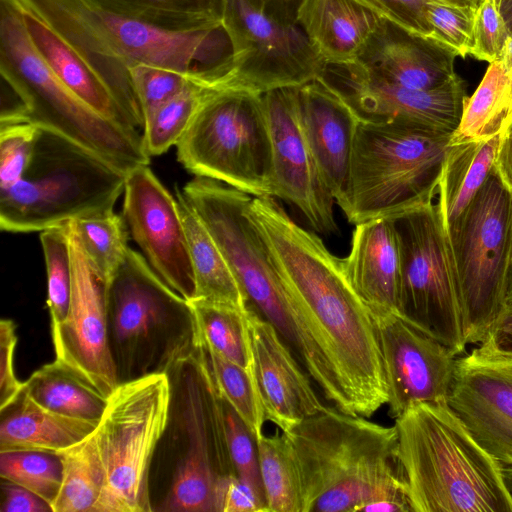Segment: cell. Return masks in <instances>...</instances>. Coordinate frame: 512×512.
I'll use <instances>...</instances> for the list:
<instances>
[{
	"mask_svg": "<svg viewBox=\"0 0 512 512\" xmlns=\"http://www.w3.org/2000/svg\"><path fill=\"white\" fill-rule=\"evenodd\" d=\"M176 197L186 230L194 274L195 291L192 299L247 310L246 299L216 241L180 191Z\"/></svg>",
	"mask_w": 512,
	"mask_h": 512,
	"instance_id": "obj_29",
	"label": "cell"
},
{
	"mask_svg": "<svg viewBox=\"0 0 512 512\" xmlns=\"http://www.w3.org/2000/svg\"><path fill=\"white\" fill-rule=\"evenodd\" d=\"M257 448L267 512H302L300 473L288 437L263 434Z\"/></svg>",
	"mask_w": 512,
	"mask_h": 512,
	"instance_id": "obj_35",
	"label": "cell"
},
{
	"mask_svg": "<svg viewBox=\"0 0 512 512\" xmlns=\"http://www.w3.org/2000/svg\"><path fill=\"white\" fill-rule=\"evenodd\" d=\"M217 86L193 79L145 121L142 137L150 157L161 155L178 144L206 98Z\"/></svg>",
	"mask_w": 512,
	"mask_h": 512,
	"instance_id": "obj_37",
	"label": "cell"
},
{
	"mask_svg": "<svg viewBox=\"0 0 512 512\" xmlns=\"http://www.w3.org/2000/svg\"><path fill=\"white\" fill-rule=\"evenodd\" d=\"M1 512H53L51 505L32 491L2 479Z\"/></svg>",
	"mask_w": 512,
	"mask_h": 512,
	"instance_id": "obj_49",
	"label": "cell"
},
{
	"mask_svg": "<svg viewBox=\"0 0 512 512\" xmlns=\"http://www.w3.org/2000/svg\"><path fill=\"white\" fill-rule=\"evenodd\" d=\"M394 425L412 512H512L501 464L447 401L415 404Z\"/></svg>",
	"mask_w": 512,
	"mask_h": 512,
	"instance_id": "obj_4",
	"label": "cell"
},
{
	"mask_svg": "<svg viewBox=\"0 0 512 512\" xmlns=\"http://www.w3.org/2000/svg\"><path fill=\"white\" fill-rule=\"evenodd\" d=\"M512 117V79L498 61L489 64L480 84L464 105L449 145L488 140L502 132Z\"/></svg>",
	"mask_w": 512,
	"mask_h": 512,
	"instance_id": "obj_33",
	"label": "cell"
},
{
	"mask_svg": "<svg viewBox=\"0 0 512 512\" xmlns=\"http://www.w3.org/2000/svg\"><path fill=\"white\" fill-rule=\"evenodd\" d=\"M123 196V217L133 240L155 273L189 301L194 296L195 282L177 197L148 165L127 173Z\"/></svg>",
	"mask_w": 512,
	"mask_h": 512,
	"instance_id": "obj_18",
	"label": "cell"
},
{
	"mask_svg": "<svg viewBox=\"0 0 512 512\" xmlns=\"http://www.w3.org/2000/svg\"><path fill=\"white\" fill-rule=\"evenodd\" d=\"M126 175L76 142L39 127L24 175L0 190V228L42 232L112 211L124 192Z\"/></svg>",
	"mask_w": 512,
	"mask_h": 512,
	"instance_id": "obj_6",
	"label": "cell"
},
{
	"mask_svg": "<svg viewBox=\"0 0 512 512\" xmlns=\"http://www.w3.org/2000/svg\"><path fill=\"white\" fill-rule=\"evenodd\" d=\"M475 8L461 7L437 0H428L425 17L429 38L456 56L470 55L473 47Z\"/></svg>",
	"mask_w": 512,
	"mask_h": 512,
	"instance_id": "obj_42",
	"label": "cell"
},
{
	"mask_svg": "<svg viewBox=\"0 0 512 512\" xmlns=\"http://www.w3.org/2000/svg\"><path fill=\"white\" fill-rule=\"evenodd\" d=\"M129 73L144 123L161 106L187 87L193 79H199L179 71L145 63L130 66Z\"/></svg>",
	"mask_w": 512,
	"mask_h": 512,
	"instance_id": "obj_43",
	"label": "cell"
},
{
	"mask_svg": "<svg viewBox=\"0 0 512 512\" xmlns=\"http://www.w3.org/2000/svg\"><path fill=\"white\" fill-rule=\"evenodd\" d=\"M495 169L502 181L512 191V117L500 135Z\"/></svg>",
	"mask_w": 512,
	"mask_h": 512,
	"instance_id": "obj_52",
	"label": "cell"
},
{
	"mask_svg": "<svg viewBox=\"0 0 512 512\" xmlns=\"http://www.w3.org/2000/svg\"><path fill=\"white\" fill-rule=\"evenodd\" d=\"M21 6L32 44L59 80L103 118L127 129L138 130L76 49L39 16Z\"/></svg>",
	"mask_w": 512,
	"mask_h": 512,
	"instance_id": "obj_26",
	"label": "cell"
},
{
	"mask_svg": "<svg viewBox=\"0 0 512 512\" xmlns=\"http://www.w3.org/2000/svg\"><path fill=\"white\" fill-rule=\"evenodd\" d=\"M297 87L262 94L271 136L274 198L294 205L318 233H339L335 199L324 184L305 137Z\"/></svg>",
	"mask_w": 512,
	"mask_h": 512,
	"instance_id": "obj_19",
	"label": "cell"
},
{
	"mask_svg": "<svg viewBox=\"0 0 512 512\" xmlns=\"http://www.w3.org/2000/svg\"><path fill=\"white\" fill-rule=\"evenodd\" d=\"M100 9L176 32L222 27L226 0H84Z\"/></svg>",
	"mask_w": 512,
	"mask_h": 512,
	"instance_id": "obj_32",
	"label": "cell"
},
{
	"mask_svg": "<svg viewBox=\"0 0 512 512\" xmlns=\"http://www.w3.org/2000/svg\"><path fill=\"white\" fill-rule=\"evenodd\" d=\"M481 346L494 353L512 356V305L503 308Z\"/></svg>",
	"mask_w": 512,
	"mask_h": 512,
	"instance_id": "obj_50",
	"label": "cell"
},
{
	"mask_svg": "<svg viewBox=\"0 0 512 512\" xmlns=\"http://www.w3.org/2000/svg\"><path fill=\"white\" fill-rule=\"evenodd\" d=\"M22 392L48 410L93 421H100L108 398L56 358L24 381Z\"/></svg>",
	"mask_w": 512,
	"mask_h": 512,
	"instance_id": "obj_30",
	"label": "cell"
},
{
	"mask_svg": "<svg viewBox=\"0 0 512 512\" xmlns=\"http://www.w3.org/2000/svg\"><path fill=\"white\" fill-rule=\"evenodd\" d=\"M391 218L400 258L399 313L456 355L465 353L459 282L437 203Z\"/></svg>",
	"mask_w": 512,
	"mask_h": 512,
	"instance_id": "obj_11",
	"label": "cell"
},
{
	"mask_svg": "<svg viewBox=\"0 0 512 512\" xmlns=\"http://www.w3.org/2000/svg\"><path fill=\"white\" fill-rule=\"evenodd\" d=\"M222 25L232 47L222 86L263 94L318 78L325 62L298 24H281L244 0H226Z\"/></svg>",
	"mask_w": 512,
	"mask_h": 512,
	"instance_id": "obj_13",
	"label": "cell"
},
{
	"mask_svg": "<svg viewBox=\"0 0 512 512\" xmlns=\"http://www.w3.org/2000/svg\"><path fill=\"white\" fill-rule=\"evenodd\" d=\"M497 2L509 35L512 36V0H497Z\"/></svg>",
	"mask_w": 512,
	"mask_h": 512,
	"instance_id": "obj_55",
	"label": "cell"
},
{
	"mask_svg": "<svg viewBox=\"0 0 512 512\" xmlns=\"http://www.w3.org/2000/svg\"><path fill=\"white\" fill-rule=\"evenodd\" d=\"M18 1L76 49L141 132L144 119L130 66L156 65L211 84L230 71L232 47L223 26L176 32L100 9L84 0Z\"/></svg>",
	"mask_w": 512,
	"mask_h": 512,
	"instance_id": "obj_2",
	"label": "cell"
},
{
	"mask_svg": "<svg viewBox=\"0 0 512 512\" xmlns=\"http://www.w3.org/2000/svg\"><path fill=\"white\" fill-rule=\"evenodd\" d=\"M217 395L225 445L233 470L265 499L257 441L235 409L218 391Z\"/></svg>",
	"mask_w": 512,
	"mask_h": 512,
	"instance_id": "obj_41",
	"label": "cell"
},
{
	"mask_svg": "<svg viewBox=\"0 0 512 512\" xmlns=\"http://www.w3.org/2000/svg\"><path fill=\"white\" fill-rule=\"evenodd\" d=\"M192 345L217 391L235 409L257 441L263 435L266 418L254 376L205 344L192 342Z\"/></svg>",
	"mask_w": 512,
	"mask_h": 512,
	"instance_id": "obj_36",
	"label": "cell"
},
{
	"mask_svg": "<svg viewBox=\"0 0 512 512\" xmlns=\"http://www.w3.org/2000/svg\"><path fill=\"white\" fill-rule=\"evenodd\" d=\"M195 176L254 197H274L272 145L262 94L217 86L176 145Z\"/></svg>",
	"mask_w": 512,
	"mask_h": 512,
	"instance_id": "obj_9",
	"label": "cell"
},
{
	"mask_svg": "<svg viewBox=\"0 0 512 512\" xmlns=\"http://www.w3.org/2000/svg\"><path fill=\"white\" fill-rule=\"evenodd\" d=\"M284 434L300 473L302 512H412L395 425L325 406Z\"/></svg>",
	"mask_w": 512,
	"mask_h": 512,
	"instance_id": "obj_3",
	"label": "cell"
},
{
	"mask_svg": "<svg viewBox=\"0 0 512 512\" xmlns=\"http://www.w3.org/2000/svg\"><path fill=\"white\" fill-rule=\"evenodd\" d=\"M506 75L512 79V36H509L498 59Z\"/></svg>",
	"mask_w": 512,
	"mask_h": 512,
	"instance_id": "obj_54",
	"label": "cell"
},
{
	"mask_svg": "<svg viewBox=\"0 0 512 512\" xmlns=\"http://www.w3.org/2000/svg\"><path fill=\"white\" fill-rule=\"evenodd\" d=\"M380 17L356 0H303L297 24L325 64L356 61Z\"/></svg>",
	"mask_w": 512,
	"mask_h": 512,
	"instance_id": "obj_25",
	"label": "cell"
},
{
	"mask_svg": "<svg viewBox=\"0 0 512 512\" xmlns=\"http://www.w3.org/2000/svg\"><path fill=\"white\" fill-rule=\"evenodd\" d=\"M344 273L371 311H399L400 258L391 217L355 225Z\"/></svg>",
	"mask_w": 512,
	"mask_h": 512,
	"instance_id": "obj_24",
	"label": "cell"
},
{
	"mask_svg": "<svg viewBox=\"0 0 512 512\" xmlns=\"http://www.w3.org/2000/svg\"><path fill=\"white\" fill-rule=\"evenodd\" d=\"M512 305V213L510 223L509 251L505 277V306Z\"/></svg>",
	"mask_w": 512,
	"mask_h": 512,
	"instance_id": "obj_53",
	"label": "cell"
},
{
	"mask_svg": "<svg viewBox=\"0 0 512 512\" xmlns=\"http://www.w3.org/2000/svg\"><path fill=\"white\" fill-rule=\"evenodd\" d=\"M456 57L434 40L380 17L355 63L374 79L409 89L432 90L457 76Z\"/></svg>",
	"mask_w": 512,
	"mask_h": 512,
	"instance_id": "obj_22",
	"label": "cell"
},
{
	"mask_svg": "<svg viewBox=\"0 0 512 512\" xmlns=\"http://www.w3.org/2000/svg\"><path fill=\"white\" fill-rule=\"evenodd\" d=\"M249 211L353 414L371 417L388 401L385 374L370 309L349 283L341 259L317 234L294 222L274 197H253Z\"/></svg>",
	"mask_w": 512,
	"mask_h": 512,
	"instance_id": "obj_1",
	"label": "cell"
},
{
	"mask_svg": "<svg viewBox=\"0 0 512 512\" xmlns=\"http://www.w3.org/2000/svg\"><path fill=\"white\" fill-rule=\"evenodd\" d=\"M62 461L60 491L53 512H96L106 475L95 430L80 442L56 452Z\"/></svg>",
	"mask_w": 512,
	"mask_h": 512,
	"instance_id": "obj_34",
	"label": "cell"
},
{
	"mask_svg": "<svg viewBox=\"0 0 512 512\" xmlns=\"http://www.w3.org/2000/svg\"><path fill=\"white\" fill-rule=\"evenodd\" d=\"M68 228L71 297L65 319L51 327L55 356L108 397L120 383L109 334L110 285L91 264L72 221Z\"/></svg>",
	"mask_w": 512,
	"mask_h": 512,
	"instance_id": "obj_15",
	"label": "cell"
},
{
	"mask_svg": "<svg viewBox=\"0 0 512 512\" xmlns=\"http://www.w3.org/2000/svg\"><path fill=\"white\" fill-rule=\"evenodd\" d=\"M452 134L359 121L340 207L351 224L392 217L433 202Z\"/></svg>",
	"mask_w": 512,
	"mask_h": 512,
	"instance_id": "obj_7",
	"label": "cell"
},
{
	"mask_svg": "<svg viewBox=\"0 0 512 512\" xmlns=\"http://www.w3.org/2000/svg\"><path fill=\"white\" fill-rule=\"evenodd\" d=\"M388 394V415L398 418L418 403L446 401L457 356L399 311H371Z\"/></svg>",
	"mask_w": 512,
	"mask_h": 512,
	"instance_id": "obj_17",
	"label": "cell"
},
{
	"mask_svg": "<svg viewBox=\"0 0 512 512\" xmlns=\"http://www.w3.org/2000/svg\"><path fill=\"white\" fill-rule=\"evenodd\" d=\"M296 95L301 125L321 178L341 207L359 120L319 78L297 87Z\"/></svg>",
	"mask_w": 512,
	"mask_h": 512,
	"instance_id": "obj_23",
	"label": "cell"
},
{
	"mask_svg": "<svg viewBox=\"0 0 512 512\" xmlns=\"http://www.w3.org/2000/svg\"><path fill=\"white\" fill-rule=\"evenodd\" d=\"M512 191L495 167L447 233L455 262L466 344H481L505 307Z\"/></svg>",
	"mask_w": 512,
	"mask_h": 512,
	"instance_id": "obj_12",
	"label": "cell"
},
{
	"mask_svg": "<svg viewBox=\"0 0 512 512\" xmlns=\"http://www.w3.org/2000/svg\"><path fill=\"white\" fill-rule=\"evenodd\" d=\"M254 10L268 16L274 21L293 25L297 24L298 11L303 0H244Z\"/></svg>",
	"mask_w": 512,
	"mask_h": 512,
	"instance_id": "obj_51",
	"label": "cell"
},
{
	"mask_svg": "<svg viewBox=\"0 0 512 512\" xmlns=\"http://www.w3.org/2000/svg\"><path fill=\"white\" fill-rule=\"evenodd\" d=\"M72 224L94 269L110 285L129 247V230L123 215L112 210Z\"/></svg>",
	"mask_w": 512,
	"mask_h": 512,
	"instance_id": "obj_38",
	"label": "cell"
},
{
	"mask_svg": "<svg viewBox=\"0 0 512 512\" xmlns=\"http://www.w3.org/2000/svg\"><path fill=\"white\" fill-rule=\"evenodd\" d=\"M217 512H267L265 499L236 474L221 477L217 488Z\"/></svg>",
	"mask_w": 512,
	"mask_h": 512,
	"instance_id": "obj_48",
	"label": "cell"
},
{
	"mask_svg": "<svg viewBox=\"0 0 512 512\" xmlns=\"http://www.w3.org/2000/svg\"><path fill=\"white\" fill-rule=\"evenodd\" d=\"M500 135L450 145L437 191V206L446 231L457 222L494 169Z\"/></svg>",
	"mask_w": 512,
	"mask_h": 512,
	"instance_id": "obj_28",
	"label": "cell"
},
{
	"mask_svg": "<svg viewBox=\"0 0 512 512\" xmlns=\"http://www.w3.org/2000/svg\"><path fill=\"white\" fill-rule=\"evenodd\" d=\"M318 78L359 121L397 122L449 134L458 127L468 98L458 75L439 88L416 90L374 79L353 62L326 64Z\"/></svg>",
	"mask_w": 512,
	"mask_h": 512,
	"instance_id": "obj_16",
	"label": "cell"
},
{
	"mask_svg": "<svg viewBox=\"0 0 512 512\" xmlns=\"http://www.w3.org/2000/svg\"><path fill=\"white\" fill-rule=\"evenodd\" d=\"M39 126L23 121L0 125V190L18 182L27 170Z\"/></svg>",
	"mask_w": 512,
	"mask_h": 512,
	"instance_id": "obj_44",
	"label": "cell"
},
{
	"mask_svg": "<svg viewBox=\"0 0 512 512\" xmlns=\"http://www.w3.org/2000/svg\"><path fill=\"white\" fill-rule=\"evenodd\" d=\"M185 361L187 449L160 510L217 512L221 477L236 474L225 445L218 395L196 353Z\"/></svg>",
	"mask_w": 512,
	"mask_h": 512,
	"instance_id": "obj_14",
	"label": "cell"
},
{
	"mask_svg": "<svg viewBox=\"0 0 512 512\" xmlns=\"http://www.w3.org/2000/svg\"><path fill=\"white\" fill-rule=\"evenodd\" d=\"M180 192L216 241L247 308L276 329L311 376L323 375L329 369V359L301 318L271 249L250 214L253 197L198 176Z\"/></svg>",
	"mask_w": 512,
	"mask_h": 512,
	"instance_id": "obj_5",
	"label": "cell"
},
{
	"mask_svg": "<svg viewBox=\"0 0 512 512\" xmlns=\"http://www.w3.org/2000/svg\"><path fill=\"white\" fill-rule=\"evenodd\" d=\"M17 345L16 325L10 319L0 322V411L11 405L21 394L24 382L15 371Z\"/></svg>",
	"mask_w": 512,
	"mask_h": 512,
	"instance_id": "obj_47",
	"label": "cell"
},
{
	"mask_svg": "<svg viewBox=\"0 0 512 512\" xmlns=\"http://www.w3.org/2000/svg\"><path fill=\"white\" fill-rule=\"evenodd\" d=\"M99 421L65 416L37 404L24 392L1 411L0 452L56 453L90 435Z\"/></svg>",
	"mask_w": 512,
	"mask_h": 512,
	"instance_id": "obj_27",
	"label": "cell"
},
{
	"mask_svg": "<svg viewBox=\"0 0 512 512\" xmlns=\"http://www.w3.org/2000/svg\"><path fill=\"white\" fill-rule=\"evenodd\" d=\"M254 378L266 420L287 433L325 405L312 378L276 329L247 310Z\"/></svg>",
	"mask_w": 512,
	"mask_h": 512,
	"instance_id": "obj_21",
	"label": "cell"
},
{
	"mask_svg": "<svg viewBox=\"0 0 512 512\" xmlns=\"http://www.w3.org/2000/svg\"><path fill=\"white\" fill-rule=\"evenodd\" d=\"M172 383L164 371L120 382L95 429L106 484L96 512L152 511L149 472L170 417Z\"/></svg>",
	"mask_w": 512,
	"mask_h": 512,
	"instance_id": "obj_10",
	"label": "cell"
},
{
	"mask_svg": "<svg viewBox=\"0 0 512 512\" xmlns=\"http://www.w3.org/2000/svg\"><path fill=\"white\" fill-rule=\"evenodd\" d=\"M379 17L385 18L408 32L429 38L430 30L425 17L428 0H356ZM440 2L477 8L479 0H437Z\"/></svg>",
	"mask_w": 512,
	"mask_h": 512,
	"instance_id": "obj_46",
	"label": "cell"
},
{
	"mask_svg": "<svg viewBox=\"0 0 512 512\" xmlns=\"http://www.w3.org/2000/svg\"><path fill=\"white\" fill-rule=\"evenodd\" d=\"M501 471L505 486L512 498V463L501 464Z\"/></svg>",
	"mask_w": 512,
	"mask_h": 512,
	"instance_id": "obj_56",
	"label": "cell"
},
{
	"mask_svg": "<svg viewBox=\"0 0 512 512\" xmlns=\"http://www.w3.org/2000/svg\"><path fill=\"white\" fill-rule=\"evenodd\" d=\"M188 306L191 341L205 344L254 376L248 309L201 299L189 300Z\"/></svg>",
	"mask_w": 512,
	"mask_h": 512,
	"instance_id": "obj_31",
	"label": "cell"
},
{
	"mask_svg": "<svg viewBox=\"0 0 512 512\" xmlns=\"http://www.w3.org/2000/svg\"><path fill=\"white\" fill-rule=\"evenodd\" d=\"M509 36L497 0H479L474 14L470 55L489 64L498 61Z\"/></svg>",
	"mask_w": 512,
	"mask_h": 512,
	"instance_id": "obj_45",
	"label": "cell"
},
{
	"mask_svg": "<svg viewBox=\"0 0 512 512\" xmlns=\"http://www.w3.org/2000/svg\"><path fill=\"white\" fill-rule=\"evenodd\" d=\"M447 404L499 463H512V356L481 345L458 357Z\"/></svg>",
	"mask_w": 512,
	"mask_h": 512,
	"instance_id": "obj_20",
	"label": "cell"
},
{
	"mask_svg": "<svg viewBox=\"0 0 512 512\" xmlns=\"http://www.w3.org/2000/svg\"><path fill=\"white\" fill-rule=\"evenodd\" d=\"M0 73L25 102L28 122L61 134L125 173L149 165L142 132L94 112L49 68L30 40L18 0H0Z\"/></svg>",
	"mask_w": 512,
	"mask_h": 512,
	"instance_id": "obj_8",
	"label": "cell"
},
{
	"mask_svg": "<svg viewBox=\"0 0 512 512\" xmlns=\"http://www.w3.org/2000/svg\"><path fill=\"white\" fill-rule=\"evenodd\" d=\"M40 241L46 267L50 325L54 327L65 319L71 297L72 259L68 223L42 231Z\"/></svg>",
	"mask_w": 512,
	"mask_h": 512,
	"instance_id": "obj_40",
	"label": "cell"
},
{
	"mask_svg": "<svg viewBox=\"0 0 512 512\" xmlns=\"http://www.w3.org/2000/svg\"><path fill=\"white\" fill-rule=\"evenodd\" d=\"M63 466L53 452L15 450L0 452L1 479L18 484L54 503L62 483Z\"/></svg>",
	"mask_w": 512,
	"mask_h": 512,
	"instance_id": "obj_39",
	"label": "cell"
}]
</instances>
